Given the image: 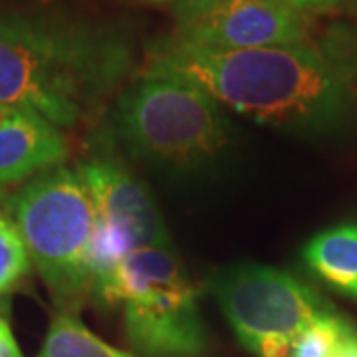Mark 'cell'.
<instances>
[{"label":"cell","instance_id":"ba28073f","mask_svg":"<svg viewBox=\"0 0 357 357\" xmlns=\"http://www.w3.org/2000/svg\"><path fill=\"white\" fill-rule=\"evenodd\" d=\"M76 167L93 201L96 227L91 241L100 250L123 260L139 248L171 246L165 220L151 192L119 161L89 157Z\"/></svg>","mask_w":357,"mask_h":357},{"label":"cell","instance_id":"5bb4252c","mask_svg":"<svg viewBox=\"0 0 357 357\" xmlns=\"http://www.w3.org/2000/svg\"><path fill=\"white\" fill-rule=\"evenodd\" d=\"M298 13H326L340 6L344 0H284Z\"/></svg>","mask_w":357,"mask_h":357},{"label":"cell","instance_id":"9c48e42d","mask_svg":"<svg viewBox=\"0 0 357 357\" xmlns=\"http://www.w3.org/2000/svg\"><path fill=\"white\" fill-rule=\"evenodd\" d=\"M68 143L46 117L13 107L0 123V189L62 165Z\"/></svg>","mask_w":357,"mask_h":357},{"label":"cell","instance_id":"4fadbf2b","mask_svg":"<svg viewBox=\"0 0 357 357\" xmlns=\"http://www.w3.org/2000/svg\"><path fill=\"white\" fill-rule=\"evenodd\" d=\"M351 326L335 312L318 318L296 337L288 357H335V351Z\"/></svg>","mask_w":357,"mask_h":357},{"label":"cell","instance_id":"2e32d148","mask_svg":"<svg viewBox=\"0 0 357 357\" xmlns=\"http://www.w3.org/2000/svg\"><path fill=\"white\" fill-rule=\"evenodd\" d=\"M335 357H357V332L354 328L345 333V337L335 351Z\"/></svg>","mask_w":357,"mask_h":357},{"label":"cell","instance_id":"8fae6325","mask_svg":"<svg viewBox=\"0 0 357 357\" xmlns=\"http://www.w3.org/2000/svg\"><path fill=\"white\" fill-rule=\"evenodd\" d=\"M38 357H135L105 344L82 324L76 312L60 310L46 332Z\"/></svg>","mask_w":357,"mask_h":357},{"label":"cell","instance_id":"9a60e30c","mask_svg":"<svg viewBox=\"0 0 357 357\" xmlns=\"http://www.w3.org/2000/svg\"><path fill=\"white\" fill-rule=\"evenodd\" d=\"M0 357H24L14 340L8 321L4 318H0Z\"/></svg>","mask_w":357,"mask_h":357},{"label":"cell","instance_id":"7a4b0ae2","mask_svg":"<svg viewBox=\"0 0 357 357\" xmlns=\"http://www.w3.org/2000/svg\"><path fill=\"white\" fill-rule=\"evenodd\" d=\"M135 68L126 32L79 20L0 13V103L76 128L100 114Z\"/></svg>","mask_w":357,"mask_h":357},{"label":"cell","instance_id":"277c9868","mask_svg":"<svg viewBox=\"0 0 357 357\" xmlns=\"http://www.w3.org/2000/svg\"><path fill=\"white\" fill-rule=\"evenodd\" d=\"M8 215L32 266L66 312L91 294L88 248L96 208L77 167L56 165L30 178L8 201Z\"/></svg>","mask_w":357,"mask_h":357},{"label":"cell","instance_id":"3957f363","mask_svg":"<svg viewBox=\"0 0 357 357\" xmlns=\"http://www.w3.org/2000/svg\"><path fill=\"white\" fill-rule=\"evenodd\" d=\"M115 129L129 153L151 165L192 171L217 161L232 139L225 107L177 77L147 76L119 91Z\"/></svg>","mask_w":357,"mask_h":357},{"label":"cell","instance_id":"52a82bcc","mask_svg":"<svg viewBox=\"0 0 357 357\" xmlns=\"http://www.w3.org/2000/svg\"><path fill=\"white\" fill-rule=\"evenodd\" d=\"M310 36V20L284 0H195L177 8L173 38L236 52L290 46Z\"/></svg>","mask_w":357,"mask_h":357},{"label":"cell","instance_id":"5b68a950","mask_svg":"<svg viewBox=\"0 0 357 357\" xmlns=\"http://www.w3.org/2000/svg\"><path fill=\"white\" fill-rule=\"evenodd\" d=\"M93 294L107 306L123 304L126 335L139 356H204L208 333L199 294L173 246L133 250Z\"/></svg>","mask_w":357,"mask_h":357},{"label":"cell","instance_id":"30bf717a","mask_svg":"<svg viewBox=\"0 0 357 357\" xmlns=\"http://www.w3.org/2000/svg\"><path fill=\"white\" fill-rule=\"evenodd\" d=\"M302 258L319 280L357 300V222L318 232L302 248Z\"/></svg>","mask_w":357,"mask_h":357},{"label":"cell","instance_id":"7c38bea8","mask_svg":"<svg viewBox=\"0 0 357 357\" xmlns=\"http://www.w3.org/2000/svg\"><path fill=\"white\" fill-rule=\"evenodd\" d=\"M30 256L8 211L0 208V298L16 290L30 272Z\"/></svg>","mask_w":357,"mask_h":357},{"label":"cell","instance_id":"6da1fadb","mask_svg":"<svg viewBox=\"0 0 357 357\" xmlns=\"http://www.w3.org/2000/svg\"><path fill=\"white\" fill-rule=\"evenodd\" d=\"M143 74L191 82L225 109L284 131L333 135L357 126V28L342 22L304 42L260 50L159 40Z\"/></svg>","mask_w":357,"mask_h":357},{"label":"cell","instance_id":"8992f818","mask_svg":"<svg viewBox=\"0 0 357 357\" xmlns=\"http://www.w3.org/2000/svg\"><path fill=\"white\" fill-rule=\"evenodd\" d=\"M208 290L256 357H288L296 337L333 307L304 282L280 268L243 262L217 270Z\"/></svg>","mask_w":357,"mask_h":357},{"label":"cell","instance_id":"e0dca14e","mask_svg":"<svg viewBox=\"0 0 357 357\" xmlns=\"http://www.w3.org/2000/svg\"><path fill=\"white\" fill-rule=\"evenodd\" d=\"M145 2H155V4H175V10L181 8V6H187L195 0H145Z\"/></svg>","mask_w":357,"mask_h":357}]
</instances>
